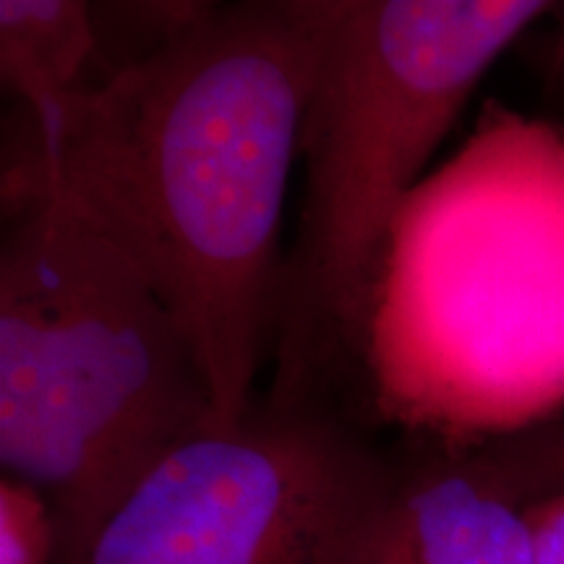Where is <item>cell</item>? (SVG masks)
<instances>
[{"label": "cell", "mask_w": 564, "mask_h": 564, "mask_svg": "<svg viewBox=\"0 0 564 564\" xmlns=\"http://www.w3.org/2000/svg\"><path fill=\"white\" fill-rule=\"evenodd\" d=\"M0 564H61L51 505L32 484L0 478Z\"/></svg>", "instance_id": "obj_9"}, {"label": "cell", "mask_w": 564, "mask_h": 564, "mask_svg": "<svg viewBox=\"0 0 564 564\" xmlns=\"http://www.w3.org/2000/svg\"><path fill=\"white\" fill-rule=\"evenodd\" d=\"M481 449L525 505L564 491V419L494 436Z\"/></svg>", "instance_id": "obj_8"}, {"label": "cell", "mask_w": 564, "mask_h": 564, "mask_svg": "<svg viewBox=\"0 0 564 564\" xmlns=\"http://www.w3.org/2000/svg\"><path fill=\"white\" fill-rule=\"evenodd\" d=\"M366 564H535L525 502L481 444L426 436L405 447Z\"/></svg>", "instance_id": "obj_6"}, {"label": "cell", "mask_w": 564, "mask_h": 564, "mask_svg": "<svg viewBox=\"0 0 564 564\" xmlns=\"http://www.w3.org/2000/svg\"><path fill=\"white\" fill-rule=\"evenodd\" d=\"M220 3L225 0H110V17L118 13V21L126 26V32L137 37V53H141L178 30L181 24Z\"/></svg>", "instance_id": "obj_10"}, {"label": "cell", "mask_w": 564, "mask_h": 564, "mask_svg": "<svg viewBox=\"0 0 564 564\" xmlns=\"http://www.w3.org/2000/svg\"><path fill=\"white\" fill-rule=\"evenodd\" d=\"M535 564H564V491L525 505Z\"/></svg>", "instance_id": "obj_11"}, {"label": "cell", "mask_w": 564, "mask_h": 564, "mask_svg": "<svg viewBox=\"0 0 564 564\" xmlns=\"http://www.w3.org/2000/svg\"><path fill=\"white\" fill-rule=\"evenodd\" d=\"M95 0H0V74L17 108H42L95 74Z\"/></svg>", "instance_id": "obj_7"}, {"label": "cell", "mask_w": 564, "mask_h": 564, "mask_svg": "<svg viewBox=\"0 0 564 564\" xmlns=\"http://www.w3.org/2000/svg\"><path fill=\"white\" fill-rule=\"evenodd\" d=\"M564 0H350L327 42L306 141L278 350L356 356L379 243L507 47Z\"/></svg>", "instance_id": "obj_4"}, {"label": "cell", "mask_w": 564, "mask_h": 564, "mask_svg": "<svg viewBox=\"0 0 564 564\" xmlns=\"http://www.w3.org/2000/svg\"><path fill=\"white\" fill-rule=\"evenodd\" d=\"M350 0H225L42 108L3 183H34L121 249L199 358L217 419L278 345L282 217L327 42Z\"/></svg>", "instance_id": "obj_1"}, {"label": "cell", "mask_w": 564, "mask_h": 564, "mask_svg": "<svg viewBox=\"0 0 564 564\" xmlns=\"http://www.w3.org/2000/svg\"><path fill=\"white\" fill-rule=\"evenodd\" d=\"M212 426L199 358L144 272L51 188L3 183L0 465L47 499L61 564Z\"/></svg>", "instance_id": "obj_3"}, {"label": "cell", "mask_w": 564, "mask_h": 564, "mask_svg": "<svg viewBox=\"0 0 564 564\" xmlns=\"http://www.w3.org/2000/svg\"><path fill=\"white\" fill-rule=\"evenodd\" d=\"M403 463L335 382L278 371L154 465L79 564H366Z\"/></svg>", "instance_id": "obj_5"}, {"label": "cell", "mask_w": 564, "mask_h": 564, "mask_svg": "<svg viewBox=\"0 0 564 564\" xmlns=\"http://www.w3.org/2000/svg\"><path fill=\"white\" fill-rule=\"evenodd\" d=\"M356 356L379 411L440 440L533 426L564 400V133L486 108L400 196Z\"/></svg>", "instance_id": "obj_2"}]
</instances>
